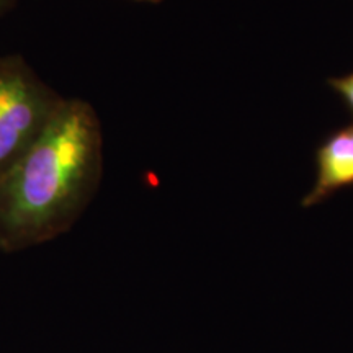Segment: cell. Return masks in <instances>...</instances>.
<instances>
[{
  "label": "cell",
  "instance_id": "cell-1",
  "mask_svg": "<svg viewBox=\"0 0 353 353\" xmlns=\"http://www.w3.org/2000/svg\"><path fill=\"white\" fill-rule=\"evenodd\" d=\"M103 162L95 108L64 99L37 143L0 179V252H20L70 231L99 192Z\"/></svg>",
  "mask_w": 353,
  "mask_h": 353
},
{
  "label": "cell",
  "instance_id": "cell-6",
  "mask_svg": "<svg viewBox=\"0 0 353 353\" xmlns=\"http://www.w3.org/2000/svg\"><path fill=\"white\" fill-rule=\"evenodd\" d=\"M136 2H148V3H159L162 0H136Z\"/></svg>",
  "mask_w": 353,
  "mask_h": 353
},
{
  "label": "cell",
  "instance_id": "cell-5",
  "mask_svg": "<svg viewBox=\"0 0 353 353\" xmlns=\"http://www.w3.org/2000/svg\"><path fill=\"white\" fill-rule=\"evenodd\" d=\"M13 6H15V0H0V15L10 10Z\"/></svg>",
  "mask_w": 353,
  "mask_h": 353
},
{
  "label": "cell",
  "instance_id": "cell-4",
  "mask_svg": "<svg viewBox=\"0 0 353 353\" xmlns=\"http://www.w3.org/2000/svg\"><path fill=\"white\" fill-rule=\"evenodd\" d=\"M329 83L330 87H332L334 90L342 97L348 110L353 113V72L343 77L330 79Z\"/></svg>",
  "mask_w": 353,
  "mask_h": 353
},
{
  "label": "cell",
  "instance_id": "cell-3",
  "mask_svg": "<svg viewBox=\"0 0 353 353\" xmlns=\"http://www.w3.org/2000/svg\"><path fill=\"white\" fill-rule=\"evenodd\" d=\"M317 179L303 206L317 203L353 185V125L332 132L316 152Z\"/></svg>",
  "mask_w": 353,
  "mask_h": 353
},
{
  "label": "cell",
  "instance_id": "cell-2",
  "mask_svg": "<svg viewBox=\"0 0 353 353\" xmlns=\"http://www.w3.org/2000/svg\"><path fill=\"white\" fill-rule=\"evenodd\" d=\"M63 100L25 57L0 56V179L37 143Z\"/></svg>",
  "mask_w": 353,
  "mask_h": 353
}]
</instances>
